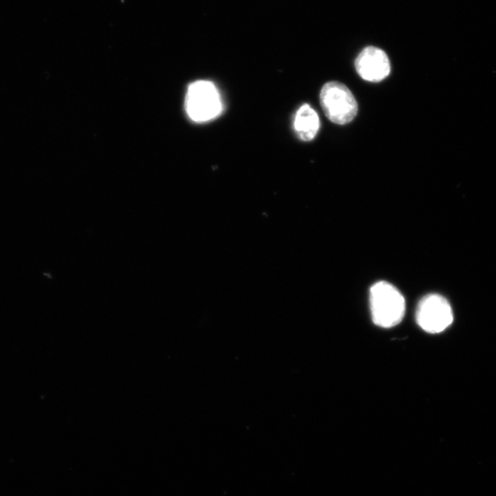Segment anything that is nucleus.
Instances as JSON below:
<instances>
[{
	"label": "nucleus",
	"mask_w": 496,
	"mask_h": 496,
	"mask_svg": "<svg viewBox=\"0 0 496 496\" xmlns=\"http://www.w3.org/2000/svg\"><path fill=\"white\" fill-rule=\"evenodd\" d=\"M370 303L372 320L378 326H395L405 317V297L389 282L375 283L370 289Z\"/></svg>",
	"instance_id": "nucleus-1"
},
{
	"label": "nucleus",
	"mask_w": 496,
	"mask_h": 496,
	"mask_svg": "<svg viewBox=\"0 0 496 496\" xmlns=\"http://www.w3.org/2000/svg\"><path fill=\"white\" fill-rule=\"evenodd\" d=\"M322 109L328 120L345 126L355 119L359 106L348 88L337 81L326 83L320 93Z\"/></svg>",
	"instance_id": "nucleus-2"
},
{
	"label": "nucleus",
	"mask_w": 496,
	"mask_h": 496,
	"mask_svg": "<svg viewBox=\"0 0 496 496\" xmlns=\"http://www.w3.org/2000/svg\"><path fill=\"white\" fill-rule=\"evenodd\" d=\"M185 105L188 117L196 123L214 120L223 110L218 89L205 80L195 82L188 88Z\"/></svg>",
	"instance_id": "nucleus-3"
},
{
	"label": "nucleus",
	"mask_w": 496,
	"mask_h": 496,
	"mask_svg": "<svg viewBox=\"0 0 496 496\" xmlns=\"http://www.w3.org/2000/svg\"><path fill=\"white\" fill-rule=\"evenodd\" d=\"M416 322L428 333H441L454 322L452 307L441 295H428L418 304Z\"/></svg>",
	"instance_id": "nucleus-4"
},
{
	"label": "nucleus",
	"mask_w": 496,
	"mask_h": 496,
	"mask_svg": "<svg viewBox=\"0 0 496 496\" xmlns=\"http://www.w3.org/2000/svg\"><path fill=\"white\" fill-rule=\"evenodd\" d=\"M355 66L357 72L366 81L378 83L391 73V63L385 51L370 46L359 55Z\"/></svg>",
	"instance_id": "nucleus-5"
},
{
	"label": "nucleus",
	"mask_w": 496,
	"mask_h": 496,
	"mask_svg": "<svg viewBox=\"0 0 496 496\" xmlns=\"http://www.w3.org/2000/svg\"><path fill=\"white\" fill-rule=\"evenodd\" d=\"M294 130L303 141H310L317 135L320 120L317 112L309 105H302L297 111L294 119Z\"/></svg>",
	"instance_id": "nucleus-6"
}]
</instances>
